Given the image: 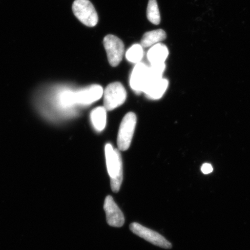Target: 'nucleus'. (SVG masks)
Masks as SVG:
<instances>
[{
    "mask_svg": "<svg viewBox=\"0 0 250 250\" xmlns=\"http://www.w3.org/2000/svg\"><path fill=\"white\" fill-rule=\"evenodd\" d=\"M105 154L111 189L112 191L117 193L123 181V164L121 155L120 151L114 149L110 144L105 146Z\"/></svg>",
    "mask_w": 250,
    "mask_h": 250,
    "instance_id": "obj_1",
    "label": "nucleus"
},
{
    "mask_svg": "<svg viewBox=\"0 0 250 250\" xmlns=\"http://www.w3.org/2000/svg\"><path fill=\"white\" fill-rule=\"evenodd\" d=\"M72 9L76 17L85 26L93 27L98 24V14L89 0H75Z\"/></svg>",
    "mask_w": 250,
    "mask_h": 250,
    "instance_id": "obj_2",
    "label": "nucleus"
},
{
    "mask_svg": "<svg viewBox=\"0 0 250 250\" xmlns=\"http://www.w3.org/2000/svg\"><path fill=\"white\" fill-rule=\"evenodd\" d=\"M136 124V115L132 112L125 115L122 121L117 137V145L121 151H126L129 148Z\"/></svg>",
    "mask_w": 250,
    "mask_h": 250,
    "instance_id": "obj_3",
    "label": "nucleus"
},
{
    "mask_svg": "<svg viewBox=\"0 0 250 250\" xmlns=\"http://www.w3.org/2000/svg\"><path fill=\"white\" fill-rule=\"evenodd\" d=\"M126 97L123 84L118 82L109 84L104 92V107L107 111L113 110L124 104Z\"/></svg>",
    "mask_w": 250,
    "mask_h": 250,
    "instance_id": "obj_4",
    "label": "nucleus"
},
{
    "mask_svg": "<svg viewBox=\"0 0 250 250\" xmlns=\"http://www.w3.org/2000/svg\"><path fill=\"white\" fill-rule=\"evenodd\" d=\"M103 44L107 53L109 64L117 67L122 61L125 54L124 43L118 37L109 34L103 40Z\"/></svg>",
    "mask_w": 250,
    "mask_h": 250,
    "instance_id": "obj_5",
    "label": "nucleus"
},
{
    "mask_svg": "<svg viewBox=\"0 0 250 250\" xmlns=\"http://www.w3.org/2000/svg\"><path fill=\"white\" fill-rule=\"evenodd\" d=\"M130 229L136 235L145 239L146 241L156 246L164 249H171V244L161 234L154 230L148 229L137 223L130 224Z\"/></svg>",
    "mask_w": 250,
    "mask_h": 250,
    "instance_id": "obj_6",
    "label": "nucleus"
},
{
    "mask_svg": "<svg viewBox=\"0 0 250 250\" xmlns=\"http://www.w3.org/2000/svg\"><path fill=\"white\" fill-rule=\"evenodd\" d=\"M106 220L109 226L113 227H121L125 223L123 212L119 208L111 196L106 197L104 204Z\"/></svg>",
    "mask_w": 250,
    "mask_h": 250,
    "instance_id": "obj_7",
    "label": "nucleus"
},
{
    "mask_svg": "<svg viewBox=\"0 0 250 250\" xmlns=\"http://www.w3.org/2000/svg\"><path fill=\"white\" fill-rule=\"evenodd\" d=\"M149 67L142 62L134 67L131 75L130 85L137 93L143 92L148 80Z\"/></svg>",
    "mask_w": 250,
    "mask_h": 250,
    "instance_id": "obj_8",
    "label": "nucleus"
},
{
    "mask_svg": "<svg viewBox=\"0 0 250 250\" xmlns=\"http://www.w3.org/2000/svg\"><path fill=\"white\" fill-rule=\"evenodd\" d=\"M104 93L103 87L93 85L75 92L76 104L87 105L98 101Z\"/></svg>",
    "mask_w": 250,
    "mask_h": 250,
    "instance_id": "obj_9",
    "label": "nucleus"
},
{
    "mask_svg": "<svg viewBox=\"0 0 250 250\" xmlns=\"http://www.w3.org/2000/svg\"><path fill=\"white\" fill-rule=\"evenodd\" d=\"M168 85V82L167 80L161 78L148 83L143 92L149 99H159L164 95Z\"/></svg>",
    "mask_w": 250,
    "mask_h": 250,
    "instance_id": "obj_10",
    "label": "nucleus"
},
{
    "mask_svg": "<svg viewBox=\"0 0 250 250\" xmlns=\"http://www.w3.org/2000/svg\"><path fill=\"white\" fill-rule=\"evenodd\" d=\"M168 55V50L164 43H158L148 52L147 58L151 65L164 64Z\"/></svg>",
    "mask_w": 250,
    "mask_h": 250,
    "instance_id": "obj_11",
    "label": "nucleus"
},
{
    "mask_svg": "<svg viewBox=\"0 0 250 250\" xmlns=\"http://www.w3.org/2000/svg\"><path fill=\"white\" fill-rule=\"evenodd\" d=\"M167 37V33L162 29L148 31L144 34L141 40L140 45L143 48H149L163 42Z\"/></svg>",
    "mask_w": 250,
    "mask_h": 250,
    "instance_id": "obj_12",
    "label": "nucleus"
},
{
    "mask_svg": "<svg viewBox=\"0 0 250 250\" xmlns=\"http://www.w3.org/2000/svg\"><path fill=\"white\" fill-rule=\"evenodd\" d=\"M104 107H99L93 109L90 113V120L95 129L98 132L104 130L107 122V113Z\"/></svg>",
    "mask_w": 250,
    "mask_h": 250,
    "instance_id": "obj_13",
    "label": "nucleus"
},
{
    "mask_svg": "<svg viewBox=\"0 0 250 250\" xmlns=\"http://www.w3.org/2000/svg\"><path fill=\"white\" fill-rule=\"evenodd\" d=\"M146 17L150 22L155 25L161 23V15L156 0H149Z\"/></svg>",
    "mask_w": 250,
    "mask_h": 250,
    "instance_id": "obj_14",
    "label": "nucleus"
},
{
    "mask_svg": "<svg viewBox=\"0 0 250 250\" xmlns=\"http://www.w3.org/2000/svg\"><path fill=\"white\" fill-rule=\"evenodd\" d=\"M143 47L140 44H135L128 49L126 58L128 61L133 63H139L143 58Z\"/></svg>",
    "mask_w": 250,
    "mask_h": 250,
    "instance_id": "obj_15",
    "label": "nucleus"
},
{
    "mask_svg": "<svg viewBox=\"0 0 250 250\" xmlns=\"http://www.w3.org/2000/svg\"><path fill=\"white\" fill-rule=\"evenodd\" d=\"M212 170H213V168H212V166L208 164H205L203 165L201 168L202 173L205 174L211 173Z\"/></svg>",
    "mask_w": 250,
    "mask_h": 250,
    "instance_id": "obj_16",
    "label": "nucleus"
}]
</instances>
